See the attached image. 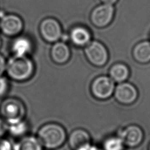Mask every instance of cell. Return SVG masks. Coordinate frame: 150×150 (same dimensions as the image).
I'll return each mask as SVG.
<instances>
[{
	"mask_svg": "<svg viewBox=\"0 0 150 150\" xmlns=\"http://www.w3.org/2000/svg\"><path fill=\"white\" fill-rule=\"evenodd\" d=\"M36 137L43 148L53 150L64 144L67 134L62 125L56 122H49L40 127Z\"/></svg>",
	"mask_w": 150,
	"mask_h": 150,
	"instance_id": "6da1fadb",
	"label": "cell"
},
{
	"mask_svg": "<svg viewBox=\"0 0 150 150\" xmlns=\"http://www.w3.org/2000/svg\"><path fill=\"white\" fill-rule=\"evenodd\" d=\"M26 113V107L19 98H6L0 104V115L8 124L24 120Z\"/></svg>",
	"mask_w": 150,
	"mask_h": 150,
	"instance_id": "7a4b0ae2",
	"label": "cell"
},
{
	"mask_svg": "<svg viewBox=\"0 0 150 150\" xmlns=\"http://www.w3.org/2000/svg\"><path fill=\"white\" fill-rule=\"evenodd\" d=\"M6 70L11 79L17 81H23L32 76L33 64L26 56H15L8 61Z\"/></svg>",
	"mask_w": 150,
	"mask_h": 150,
	"instance_id": "3957f363",
	"label": "cell"
},
{
	"mask_svg": "<svg viewBox=\"0 0 150 150\" xmlns=\"http://www.w3.org/2000/svg\"><path fill=\"white\" fill-rule=\"evenodd\" d=\"M115 82L107 76H101L94 80L91 85V92L93 96L100 100L109 98L115 90Z\"/></svg>",
	"mask_w": 150,
	"mask_h": 150,
	"instance_id": "277c9868",
	"label": "cell"
},
{
	"mask_svg": "<svg viewBox=\"0 0 150 150\" xmlns=\"http://www.w3.org/2000/svg\"><path fill=\"white\" fill-rule=\"evenodd\" d=\"M85 54L89 62L94 65L101 66L108 60V52L105 46L99 42L93 41L87 45Z\"/></svg>",
	"mask_w": 150,
	"mask_h": 150,
	"instance_id": "5b68a950",
	"label": "cell"
},
{
	"mask_svg": "<svg viewBox=\"0 0 150 150\" xmlns=\"http://www.w3.org/2000/svg\"><path fill=\"white\" fill-rule=\"evenodd\" d=\"M114 96L116 101L120 104L130 105L137 100L138 92L133 84L124 81L119 83L115 87Z\"/></svg>",
	"mask_w": 150,
	"mask_h": 150,
	"instance_id": "8992f818",
	"label": "cell"
},
{
	"mask_svg": "<svg viewBox=\"0 0 150 150\" xmlns=\"http://www.w3.org/2000/svg\"><path fill=\"white\" fill-rule=\"evenodd\" d=\"M118 135L121 138L125 146L129 148L138 146L144 137L141 128L135 124H131L121 129Z\"/></svg>",
	"mask_w": 150,
	"mask_h": 150,
	"instance_id": "52a82bcc",
	"label": "cell"
},
{
	"mask_svg": "<svg viewBox=\"0 0 150 150\" xmlns=\"http://www.w3.org/2000/svg\"><path fill=\"white\" fill-rule=\"evenodd\" d=\"M114 8L112 5L103 4L96 7L91 14L92 23L96 26L103 28L108 25L112 21Z\"/></svg>",
	"mask_w": 150,
	"mask_h": 150,
	"instance_id": "ba28073f",
	"label": "cell"
},
{
	"mask_svg": "<svg viewBox=\"0 0 150 150\" xmlns=\"http://www.w3.org/2000/svg\"><path fill=\"white\" fill-rule=\"evenodd\" d=\"M67 140L68 144L72 150H87L91 144L90 134L83 128L73 130Z\"/></svg>",
	"mask_w": 150,
	"mask_h": 150,
	"instance_id": "9c48e42d",
	"label": "cell"
},
{
	"mask_svg": "<svg viewBox=\"0 0 150 150\" xmlns=\"http://www.w3.org/2000/svg\"><path fill=\"white\" fill-rule=\"evenodd\" d=\"M42 37L49 42H56L62 36V29L59 22L53 18L43 20L40 26Z\"/></svg>",
	"mask_w": 150,
	"mask_h": 150,
	"instance_id": "30bf717a",
	"label": "cell"
},
{
	"mask_svg": "<svg viewBox=\"0 0 150 150\" xmlns=\"http://www.w3.org/2000/svg\"><path fill=\"white\" fill-rule=\"evenodd\" d=\"M23 23L21 19L15 15H4L0 21V29L7 36H14L22 29Z\"/></svg>",
	"mask_w": 150,
	"mask_h": 150,
	"instance_id": "8fae6325",
	"label": "cell"
},
{
	"mask_svg": "<svg viewBox=\"0 0 150 150\" xmlns=\"http://www.w3.org/2000/svg\"><path fill=\"white\" fill-rule=\"evenodd\" d=\"M132 54L134 59L140 64L150 62V41L144 40L137 43L133 47Z\"/></svg>",
	"mask_w": 150,
	"mask_h": 150,
	"instance_id": "7c38bea8",
	"label": "cell"
},
{
	"mask_svg": "<svg viewBox=\"0 0 150 150\" xmlns=\"http://www.w3.org/2000/svg\"><path fill=\"white\" fill-rule=\"evenodd\" d=\"M43 146L37 137L26 135L13 145V150H42Z\"/></svg>",
	"mask_w": 150,
	"mask_h": 150,
	"instance_id": "4fadbf2b",
	"label": "cell"
},
{
	"mask_svg": "<svg viewBox=\"0 0 150 150\" xmlns=\"http://www.w3.org/2000/svg\"><path fill=\"white\" fill-rule=\"evenodd\" d=\"M51 55L56 63H64L68 60L70 57L69 48L64 43L57 42L52 47Z\"/></svg>",
	"mask_w": 150,
	"mask_h": 150,
	"instance_id": "5bb4252c",
	"label": "cell"
},
{
	"mask_svg": "<svg viewBox=\"0 0 150 150\" xmlns=\"http://www.w3.org/2000/svg\"><path fill=\"white\" fill-rule=\"evenodd\" d=\"M70 37L72 42L77 46H84L90 42L91 35L89 31L82 26H77L72 29Z\"/></svg>",
	"mask_w": 150,
	"mask_h": 150,
	"instance_id": "9a60e30c",
	"label": "cell"
},
{
	"mask_svg": "<svg viewBox=\"0 0 150 150\" xmlns=\"http://www.w3.org/2000/svg\"><path fill=\"white\" fill-rule=\"evenodd\" d=\"M129 69L128 67L121 63L114 64L110 69V77L116 83L124 82L129 76Z\"/></svg>",
	"mask_w": 150,
	"mask_h": 150,
	"instance_id": "2e32d148",
	"label": "cell"
},
{
	"mask_svg": "<svg viewBox=\"0 0 150 150\" xmlns=\"http://www.w3.org/2000/svg\"><path fill=\"white\" fill-rule=\"evenodd\" d=\"M31 43L25 37H18L13 42L12 49L16 56H26L31 50Z\"/></svg>",
	"mask_w": 150,
	"mask_h": 150,
	"instance_id": "e0dca14e",
	"label": "cell"
},
{
	"mask_svg": "<svg viewBox=\"0 0 150 150\" xmlns=\"http://www.w3.org/2000/svg\"><path fill=\"white\" fill-rule=\"evenodd\" d=\"M29 129L28 122L25 120H21L15 123L8 124V132L13 137L21 138L26 135Z\"/></svg>",
	"mask_w": 150,
	"mask_h": 150,
	"instance_id": "ac0fdd59",
	"label": "cell"
},
{
	"mask_svg": "<svg viewBox=\"0 0 150 150\" xmlns=\"http://www.w3.org/2000/svg\"><path fill=\"white\" fill-rule=\"evenodd\" d=\"M125 145L121 138L117 136H111L107 138L103 143V150H124Z\"/></svg>",
	"mask_w": 150,
	"mask_h": 150,
	"instance_id": "d6986e66",
	"label": "cell"
},
{
	"mask_svg": "<svg viewBox=\"0 0 150 150\" xmlns=\"http://www.w3.org/2000/svg\"><path fill=\"white\" fill-rule=\"evenodd\" d=\"M9 88V84L7 79L0 76V98L4 97L6 94Z\"/></svg>",
	"mask_w": 150,
	"mask_h": 150,
	"instance_id": "ffe728a7",
	"label": "cell"
},
{
	"mask_svg": "<svg viewBox=\"0 0 150 150\" xmlns=\"http://www.w3.org/2000/svg\"><path fill=\"white\" fill-rule=\"evenodd\" d=\"M0 150H13V145L9 140L1 138Z\"/></svg>",
	"mask_w": 150,
	"mask_h": 150,
	"instance_id": "44dd1931",
	"label": "cell"
},
{
	"mask_svg": "<svg viewBox=\"0 0 150 150\" xmlns=\"http://www.w3.org/2000/svg\"><path fill=\"white\" fill-rule=\"evenodd\" d=\"M8 124L1 117H0V138H2L8 132Z\"/></svg>",
	"mask_w": 150,
	"mask_h": 150,
	"instance_id": "7402d4cb",
	"label": "cell"
},
{
	"mask_svg": "<svg viewBox=\"0 0 150 150\" xmlns=\"http://www.w3.org/2000/svg\"><path fill=\"white\" fill-rule=\"evenodd\" d=\"M6 63L5 62L4 57L0 54V76H2V74L6 69Z\"/></svg>",
	"mask_w": 150,
	"mask_h": 150,
	"instance_id": "603a6c76",
	"label": "cell"
},
{
	"mask_svg": "<svg viewBox=\"0 0 150 150\" xmlns=\"http://www.w3.org/2000/svg\"><path fill=\"white\" fill-rule=\"evenodd\" d=\"M87 150H103V149H102V148H100L99 146H98L97 145L91 144L90 146L87 149Z\"/></svg>",
	"mask_w": 150,
	"mask_h": 150,
	"instance_id": "cb8c5ba5",
	"label": "cell"
},
{
	"mask_svg": "<svg viewBox=\"0 0 150 150\" xmlns=\"http://www.w3.org/2000/svg\"><path fill=\"white\" fill-rule=\"evenodd\" d=\"M103 4H108V5H113L115 4L118 0H101Z\"/></svg>",
	"mask_w": 150,
	"mask_h": 150,
	"instance_id": "d4e9b609",
	"label": "cell"
},
{
	"mask_svg": "<svg viewBox=\"0 0 150 150\" xmlns=\"http://www.w3.org/2000/svg\"><path fill=\"white\" fill-rule=\"evenodd\" d=\"M148 150H150V144H149V146H148Z\"/></svg>",
	"mask_w": 150,
	"mask_h": 150,
	"instance_id": "484cf974",
	"label": "cell"
},
{
	"mask_svg": "<svg viewBox=\"0 0 150 150\" xmlns=\"http://www.w3.org/2000/svg\"><path fill=\"white\" fill-rule=\"evenodd\" d=\"M1 39H0V46H1Z\"/></svg>",
	"mask_w": 150,
	"mask_h": 150,
	"instance_id": "4316f807",
	"label": "cell"
}]
</instances>
